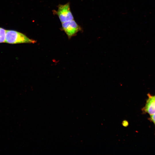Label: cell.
Returning a JSON list of instances; mask_svg holds the SVG:
<instances>
[{
  "label": "cell",
  "mask_w": 155,
  "mask_h": 155,
  "mask_svg": "<svg viewBox=\"0 0 155 155\" xmlns=\"http://www.w3.org/2000/svg\"><path fill=\"white\" fill-rule=\"evenodd\" d=\"M154 97L155 98V96H154Z\"/></svg>",
  "instance_id": "obj_8"
},
{
  "label": "cell",
  "mask_w": 155,
  "mask_h": 155,
  "mask_svg": "<svg viewBox=\"0 0 155 155\" xmlns=\"http://www.w3.org/2000/svg\"><path fill=\"white\" fill-rule=\"evenodd\" d=\"M62 23L61 29L64 32L69 39L75 36L82 29L74 20Z\"/></svg>",
  "instance_id": "obj_3"
},
{
  "label": "cell",
  "mask_w": 155,
  "mask_h": 155,
  "mask_svg": "<svg viewBox=\"0 0 155 155\" xmlns=\"http://www.w3.org/2000/svg\"><path fill=\"white\" fill-rule=\"evenodd\" d=\"M122 125L123 127H126L129 125V122L127 120H124L122 122Z\"/></svg>",
  "instance_id": "obj_6"
},
{
  "label": "cell",
  "mask_w": 155,
  "mask_h": 155,
  "mask_svg": "<svg viewBox=\"0 0 155 155\" xmlns=\"http://www.w3.org/2000/svg\"><path fill=\"white\" fill-rule=\"evenodd\" d=\"M57 10L53 11L54 15L57 16L61 23L74 20L71 11L69 2L62 5L59 4Z\"/></svg>",
  "instance_id": "obj_2"
},
{
  "label": "cell",
  "mask_w": 155,
  "mask_h": 155,
  "mask_svg": "<svg viewBox=\"0 0 155 155\" xmlns=\"http://www.w3.org/2000/svg\"><path fill=\"white\" fill-rule=\"evenodd\" d=\"M6 30L0 27V43L5 42Z\"/></svg>",
  "instance_id": "obj_5"
},
{
  "label": "cell",
  "mask_w": 155,
  "mask_h": 155,
  "mask_svg": "<svg viewBox=\"0 0 155 155\" xmlns=\"http://www.w3.org/2000/svg\"><path fill=\"white\" fill-rule=\"evenodd\" d=\"M5 42L9 44L34 43L36 41L29 38L24 34L13 30L6 31Z\"/></svg>",
  "instance_id": "obj_1"
},
{
  "label": "cell",
  "mask_w": 155,
  "mask_h": 155,
  "mask_svg": "<svg viewBox=\"0 0 155 155\" xmlns=\"http://www.w3.org/2000/svg\"><path fill=\"white\" fill-rule=\"evenodd\" d=\"M150 119L155 125V114L150 115Z\"/></svg>",
  "instance_id": "obj_7"
},
{
  "label": "cell",
  "mask_w": 155,
  "mask_h": 155,
  "mask_svg": "<svg viewBox=\"0 0 155 155\" xmlns=\"http://www.w3.org/2000/svg\"><path fill=\"white\" fill-rule=\"evenodd\" d=\"M148 95V98L144 110L145 112L151 115L155 114V98L149 94Z\"/></svg>",
  "instance_id": "obj_4"
}]
</instances>
